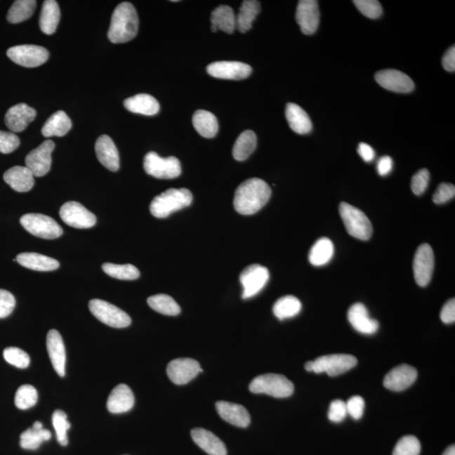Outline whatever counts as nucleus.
I'll use <instances>...</instances> for the list:
<instances>
[{
	"instance_id": "2",
	"label": "nucleus",
	"mask_w": 455,
	"mask_h": 455,
	"mask_svg": "<svg viewBox=\"0 0 455 455\" xmlns=\"http://www.w3.org/2000/svg\"><path fill=\"white\" fill-rule=\"evenodd\" d=\"M138 16L132 4H118L114 11L108 31L109 40L112 44H124L133 40L138 32Z\"/></svg>"
},
{
	"instance_id": "9",
	"label": "nucleus",
	"mask_w": 455,
	"mask_h": 455,
	"mask_svg": "<svg viewBox=\"0 0 455 455\" xmlns=\"http://www.w3.org/2000/svg\"><path fill=\"white\" fill-rule=\"evenodd\" d=\"M88 308L100 322L114 328H125L130 326L132 319L119 308L107 301L95 298L88 303Z\"/></svg>"
},
{
	"instance_id": "16",
	"label": "nucleus",
	"mask_w": 455,
	"mask_h": 455,
	"mask_svg": "<svg viewBox=\"0 0 455 455\" xmlns=\"http://www.w3.org/2000/svg\"><path fill=\"white\" fill-rule=\"evenodd\" d=\"M375 80L385 90L396 93H410L415 88L414 82L407 74L395 70L378 72Z\"/></svg>"
},
{
	"instance_id": "28",
	"label": "nucleus",
	"mask_w": 455,
	"mask_h": 455,
	"mask_svg": "<svg viewBox=\"0 0 455 455\" xmlns=\"http://www.w3.org/2000/svg\"><path fill=\"white\" fill-rule=\"evenodd\" d=\"M16 261L22 267L38 272L54 271L60 265L56 259L34 252L20 253Z\"/></svg>"
},
{
	"instance_id": "27",
	"label": "nucleus",
	"mask_w": 455,
	"mask_h": 455,
	"mask_svg": "<svg viewBox=\"0 0 455 455\" xmlns=\"http://www.w3.org/2000/svg\"><path fill=\"white\" fill-rule=\"evenodd\" d=\"M4 180L18 192H27L35 184L34 176L27 166H16L11 168L4 173Z\"/></svg>"
},
{
	"instance_id": "4",
	"label": "nucleus",
	"mask_w": 455,
	"mask_h": 455,
	"mask_svg": "<svg viewBox=\"0 0 455 455\" xmlns=\"http://www.w3.org/2000/svg\"><path fill=\"white\" fill-rule=\"evenodd\" d=\"M249 389L254 394H265L275 398H286L293 395L294 386L284 375L267 374L253 379Z\"/></svg>"
},
{
	"instance_id": "31",
	"label": "nucleus",
	"mask_w": 455,
	"mask_h": 455,
	"mask_svg": "<svg viewBox=\"0 0 455 455\" xmlns=\"http://www.w3.org/2000/svg\"><path fill=\"white\" fill-rule=\"evenodd\" d=\"M236 28V16L233 8L228 6H220L213 11L211 15V29L216 32L220 29L223 32L232 34Z\"/></svg>"
},
{
	"instance_id": "30",
	"label": "nucleus",
	"mask_w": 455,
	"mask_h": 455,
	"mask_svg": "<svg viewBox=\"0 0 455 455\" xmlns=\"http://www.w3.org/2000/svg\"><path fill=\"white\" fill-rule=\"evenodd\" d=\"M124 107L129 112L145 116L156 115L159 111V104L154 96L138 94L124 100Z\"/></svg>"
},
{
	"instance_id": "48",
	"label": "nucleus",
	"mask_w": 455,
	"mask_h": 455,
	"mask_svg": "<svg viewBox=\"0 0 455 455\" xmlns=\"http://www.w3.org/2000/svg\"><path fill=\"white\" fill-rule=\"evenodd\" d=\"M430 173L427 169L417 171L411 179V190L416 196L423 195L428 187Z\"/></svg>"
},
{
	"instance_id": "45",
	"label": "nucleus",
	"mask_w": 455,
	"mask_h": 455,
	"mask_svg": "<svg viewBox=\"0 0 455 455\" xmlns=\"http://www.w3.org/2000/svg\"><path fill=\"white\" fill-rule=\"evenodd\" d=\"M421 444L414 436H404L396 444L393 455H419Z\"/></svg>"
},
{
	"instance_id": "13",
	"label": "nucleus",
	"mask_w": 455,
	"mask_h": 455,
	"mask_svg": "<svg viewBox=\"0 0 455 455\" xmlns=\"http://www.w3.org/2000/svg\"><path fill=\"white\" fill-rule=\"evenodd\" d=\"M55 149L53 140H46L25 157V166L34 176L41 177L49 172L52 164V153Z\"/></svg>"
},
{
	"instance_id": "53",
	"label": "nucleus",
	"mask_w": 455,
	"mask_h": 455,
	"mask_svg": "<svg viewBox=\"0 0 455 455\" xmlns=\"http://www.w3.org/2000/svg\"><path fill=\"white\" fill-rule=\"evenodd\" d=\"M345 406H347L348 414L351 416L353 419L360 420L362 415H364L365 402L361 396H352L345 403Z\"/></svg>"
},
{
	"instance_id": "19",
	"label": "nucleus",
	"mask_w": 455,
	"mask_h": 455,
	"mask_svg": "<svg viewBox=\"0 0 455 455\" xmlns=\"http://www.w3.org/2000/svg\"><path fill=\"white\" fill-rule=\"evenodd\" d=\"M417 378L414 367L402 364L390 371L383 379V386L392 391H402L408 389Z\"/></svg>"
},
{
	"instance_id": "29",
	"label": "nucleus",
	"mask_w": 455,
	"mask_h": 455,
	"mask_svg": "<svg viewBox=\"0 0 455 455\" xmlns=\"http://www.w3.org/2000/svg\"><path fill=\"white\" fill-rule=\"evenodd\" d=\"M286 118L289 126L298 134H307L311 132L312 121L305 110L294 103H289L286 107Z\"/></svg>"
},
{
	"instance_id": "55",
	"label": "nucleus",
	"mask_w": 455,
	"mask_h": 455,
	"mask_svg": "<svg viewBox=\"0 0 455 455\" xmlns=\"http://www.w3.org/2000/svg\"><path fill=\"white\" fill-rule=\"evenodd\" d=\"M442 67L446 71L454 73L455 70V46L447 51L442 59Z\"/></svg>"
},
{
	"instance_id": "20",
	"label": "nucleus",
	"mask_w": 455,
	"mask_h": 455,
	"mask_svg": "<svg viewBox=\"0 0 455 455\" xmlns=\"http://www.w3.org/2000/svg\"><path fill=\"white\" fill-rule=\"evenodd\" d=\"M37 117L36 110L28 105L20 103L8 110L4 117L7 128L12 133H21Z\"/></svg>"
},
{
	"instance_id": "10",
	"label": "nucleus",
	"mask_w": 455,
	"mask_h": 455,
	"mask_svg": "<svg viewBox=\"0 0 455 455\" xmlns=\"http://www.w3.org/2000/svg\"><path fill=\"white\" fill-rule=\"evenodd\" d=\"M7 56L16 65L25 67H35L48 61L49 53L48 50L40 46L20 45L8 48Z\"/></svg>"
},
{
	"instance_id": "18",
	"label": "nucleus",
	"mask_w": 455,
	"mask_h": 455,
	"mask_svg": "<svg viewBox=\"0 0 455 455\" xmlns=\"http://www.w3.org/2000/svg\"><path fill=\"white\" fill-rule=\"evenodd\" d=\"M296 21L305 35H312L317 31L319 23L318 2L315 0H301L296 11Z\"/></svg>"
},
{
	"instance_id": "25",
	"label": "nucleus",
	"mask_w": 455,
	"mask_h": 455,
	"mask_svg": "<svg viewBox=\"0 0 455 455\" xmlns=\"http://www.w3.org/2000/svg\"><path fill=\"white\" fill-rule=\"evenodd\" d=\"M134 406V395L124 383L114 388L107 400V409L113 414L128 411Z\"/></svg>"
},
{
	"instance_id": "44",
	"label": "nucleus",
	"mask_w": 455,
	"mask_h": 455,
	"mask_svg": "<svg viewBox=\"0 0 455 455\" xmlns=\"http://www.w3.org/2000/svg\"><path fill=\"white\" fill-rule=\"evenodd\" d=\"M53 425L56 432V435L59 444L62 446L67 444V430L71 427V424L67 421V416L65 411L56 410L53 414Z\"/></svg>"
},
{
	"instance_id": "56",
	"label": "nucleus",
	"mask_w": 455,
	"mask_h": 455,
	"mask_svg": "<svg viewBox=\"0 0 455 455\" xmlns=\"http://www.w3.org/2000/svg\"><path fill=\"white\" fill-rule=\"evenodd\" d=\"M393 168V160L390 156H383L377 163V171L381 176L389 175Z\"/></svg>"
},
{
	"instance_id": "32",
	"label": "nucleus",
	"mask_w": 455,
	"mask_h": 455,
	"mask_svg": "<svg viewBox=\"0 0 455 455\" xmlns=\"http://www.w3.org/2000/svg\"><path fill=\"white\" fill-rule=\"evenodd\" d=\"M60 15L58 4L54 0H46L42 4L39 19L41 31L46 35H52L56 32Z\"/></svg>"
},
{
	"instance_id": "11",
	"label": "nucleus",
	"mask_w": 455,
	"mask_h": 455,
	"mask_svg": "<svg viewBox=\"0 0 455 455\" xmlns=\"http://www.w3.org/2000/svg\"><path fill=\"white\" fill-rule=\"evenodd\" d=\"M269 277L268 269L263 265L254 264L244 269L239 277L243 286L242 298L246 299L256 296L268 284Z\"/></svg>"
},
{
	"instance_id": "17",
	"label": "nucleus",
	"mask_w": 455,
	"mask_h": 455,
	"mask_svg": "<svg viewBox=\"0 0 455 455\" xmlns=\"http://www.w3.org/2000/svg\"><path fill=\"white\" fill-rule=\"evenodd\" d=\"M206 70L214 78L233 80L246 79L252 72L250 65L235 61L215 62L211 63Z\"/></svg>"
},
{
	"instance_id": "3",
	"label": "nucleus",
	"mask_w": 455,
	"mask_h": 455,
	"mask_svg": "<svg viewBox=\"0 0 455 455\" xmlns=\"http://www.w3.org/2000/svg\"><path fill=\"white\" fill-rule=\"evenodd\" d=\"M192 194L187 188H171L155 197L150 204L154 217L164 218L192 204Z\"/></svg>"
},
{
	"instance_id": "46",
	"label": "nucleus",
	"mask_w": 455,
	"mask_h": 455,
	"mask_svg": "<svg viewBox=\"0 0 455 455\" xmlns=\"http://www.w3.org/2000/svg\"><path fill=\"white\" fill-rule=\"evenodd\" d=\"M4 357L8 364L18 369H27L29 365L28 354L18 348H7L4 349Z\"/></svg>"
},
{
	"instance_id": "38",
	"label": "nucleus",
	"mask_w": 455,
	"mask_h": 455,
	"mask_svg": "<svg viewBox=\"0 0 455 455\" xmlns=\"http://www.w3.org/2000/svg\"><path fill=\"white\" fill-rule=\"evenodd\" d=\"M257 145L256 135L251 130H246L239 135L233 147V156L238 161H244L250 157Z\"/></svg>"
},
{
	"instance_id": "42",
	"label": "nucleus",
	"mask_w": 455,
	"mask_h": 455,
	"mask_svg": "<svg viewBox=\"0 0 455 455\" xmlns=\"http://www.w3.org/2000/svg\"><path fill=\"white\" fill-rule=\"evenodd\" d=\"M103 270L108 276L120 280H135L140 276L138 269L131 264L105 263L103 265Z\"/></svg>"
},
{
	"instance_id": "43",
	"label": "nucleus",
	"mask_w": 455,
	"mask_h": 455,
	"mask_svg": "<svg viewBox=\"0 0 455 455\" xmlns=\"http://www.w3.org/2000/svg\"><path fill=\"white\" fill-rule=\"evenodd\" d=\"M38 400L37 390L32 385L20 386L16 391L15 404L20 410H27L35 406Z\"/></svg>"
},
{
	"instance_id": "35",
	"label": "nucleus",
	"mask_w": 455,
	"mask_h": 455,
	"mask_svg": "<svg viewBox=\"0 0 455 455\" xmlns=\"http://www.w3.org/2000/svg\"><path fill=\"white\" fill-rule=\"evenodd\" d=\"M52 434L48 430L44 429L40 421H36L32 428L21 433L20 444L21 448L28 450H36L45 441H48Z\"/></svg>"
},
{
	"instance_id": "24",
	"label": "nucleus",
	"mask_w": 455,
	"mask_h": 455,
	"mask_svg": "<svg viewBox=\"0 0 455 455\" xmlns=\"http://www.w3.org/2000/svg\"><path fill=\"white\" fill-rule=\"evenodd\" d=\"M215 407L221 418L235 427L247 428L251 423L250 414L242 404L218 402Z\"/></svg>"
},
{
	"instance_id": "12",
	"label": "nucleus",
	"mask_w": 455,
	"mask_h": 455,
	"mask_svg": "<svg viewBox=\"0 0 455 455\" xmlns=\"http://www.w3.org/2000/svg\"><path fill=\"white\" fill-rule=\"evenodd\" d=\"M59 215L66 225L76 229H90L96 223V217L78 202L71 201L61 206Z\"/></svg>"
},
{
	"instance_id": "21",
	"label": "nucleus",
	"mask_w": 455,
	"mask_h": 455,
	"mask_svg": "<svg viewBox=\"0 0 455 455\" xmlns=\"http://www.w3.org/2000/svg\"><path fill=\"white\" fill-rule=\"evenodd\" d=\"M46 348L51 362L55 371L60 377L65 376L66 352L65 343L60 333L57 330H50L46 336Z\"/></svg>"
},
{
	"instance_id": "8",
	"label": "nucleus",
	"mask_w": 455,
	"mask_h": 455,
	"mask_svg": "<svg viewBox=\"0 0 455 455\" xmlns=\"http://www.w3.org/2000/svg\"><path fill=\"white\" fill-rule=\"evenodd\" d=\"M143 168L147 175L157 179H174L181 174L179 159L171 156L162 158L155 152H150L143 160Z\"/></svg>"
},
{
	"instance_id": "47",
	"label": "nucleus",
	"mask_w": 455,
	"mask_h": 455,
	"mask_svg": "<svg viewBox=\"0 0 455 455\" xmlns=\"http://www.w3.org/2000/svg\"><path fill=\"white\" fill-rule=\"evenodd\" d=\"M353 3L357 10L369 19H378L383 14L381 4L376 0H355Z\"/></svg>"
},
{
	"instance_id": "57",
	"label": "nucleus",
	"mask_w": 455,
	"mask_h": 455,
	"mask_svg": "<svg viewBox=\"0 0 455 455\" xmlns=\"http://www.w3.org/2000/svg\"><path fill=\"white\" fill-rule=\"evenodd\" d=\"M357 153L365 162H372L375 158V152L368 143H361L357 147Z\"/></svg>"
},
{
	"instance_id": "34",
	"label": "nucleus",
	"mask_w": 455,
	"mask_h": 455,
	"mask_svg": "<svg viewBox=\"0 0 455 455\" xmlns=\"http://www.w3.org/2000/svg\"><path fill=\"white\" fill-rule=\"evenodd\" d=\"M194 128L201 136L212 138L216 136L218 131V122L216 117L205 110H198L192 117Z\"/></svg>"
},
{
	"instance_id": "23",
	"label": "nucleus",
	"mask_w": 455,
	"mask_h": 455,
	"mask_svg": "<svg viewBox=\"0 0 455 455\" xmlns=\"http://www.w3.org/2000/svg\"><path fill=\"white\" fill-rule=\"evenodd\" d=\"M97 159L109 171L116 172L120 168L119 153L112 139L107 135H101L95 143Z\"/></svg>"
},
{
	"instance_id": "51",
	"label": "nucleus",
	"mask_w": 455,
	"mask_h": 455,
	"mask_svg": "<svg viewBox=\"0 0 455 455\" xmlns=\"http://www.w3.org/2000/svg\"><path fill=\"white\" fill-rule=\"evenodd\" d=\"M14 295L7 290L0 289V319L6 318L15 307Z\"/></svg>"
},
{
	"instance_id": "5",
	"label": "nucleus",
	"mask_w": 455,
	"mask_h": 455,
	"mask_svg": "<svg viewBox=\"0 0 455 455\" xmlns=\"http://www.w3.org/2000/svg\"><path fill=\"white\" fill-rule=\"evenodd\" d=\"M357 364V358L348 354H331L322 356L315 361L308 362L305 369L308 372L315 374L327 373L329 376L334 377L352 369Z\"/></svg>"
},
{
	"instance_id": "6",
	"label": "nucleus",
	"mask_w": 455,
	"mask_h": 455,
	"mask_svg": "<svg viewBox=\"0 0 455 455\" xmlns=\"http://www.w3.org/2000/svg\"><path fill=\"white\" fill-rule=\"evenodd\" d=\"M339 212L348 233L360 240H368L373 234L372 223L360 209L341 202Z\"/></svg>"
},
{
	"instance_id": "15",
	"label": "nucleus",
	"mask_w": 455,
	"mask_h": 455,
	"mask_svg": "<svg viewBox=\"0 0 455 455\" xmlns=\"http://www.w3.org/2000/svg\"><path fill=\"white\" fill-rule=\"evenodd\" d=\"M202 372L199 362L192 358H177L167 366V374L176 385H183L192 381Z\"/></svg>"
},
{
	"instance_id": "14",
	"label": "nucleus",
	"mask_w": 455,
	"mask_h": 455,
	"mask_svg": "<svg viewBox=\"0 0 455 455\" xmlns=\"http://www.w3.org/2000/svg\"><path fill=\"white\" fill-rule=\"evenodd\" d=\"M434 268V254L428 244H421L416 251L413 261V272L417 285L428 286L432 279Z\"/></svg>"
},
{
	"instance_id": "40",
	"label": "nucleus",
	"mask_w": 455,
	"mask_h": 455,
	"mask_svg": "<svg viewBox=\"0 0 455 455\" xmlns=\"http://www.w3.org/2000/svg\"><path fill=\"white\" fill-rule=\"evenodd\" d=\"M36 7L35 0H16L8 11L7 20L12 24L23 22L31 18Z\"/></svg>"
},
{
	"instance_id": "22",
	"label": "nucleus",
	"mask_w": 455,
	"mask_h": 455,
	"mask_svg": "<svg viewBox=\"0 0 455 455\" xmlns=\"http://www.w3.org/2000/svg\"><path fill=\"white\" fill-rule=\"evenodd\" d=\"M348 318L352 327L362 334L373 335L378 330V322L370 317L368 310L361 303L350 307Z\"/></svg>"
},
{
	"instance_id": "7",
	"label": "nucleus",
	"mask_w": 455,
	"mask_h": 455,
	"mask_svg": "<svg viewBox=\"0 0 455 455\" xmlns=\"http://www.w3.org/2000/svg\"><path fill=\"white\" fill-rule=\"evenodd\" d=\"M20 222L25 230L37 237L53 239L62 235L60 225L53 218L44 214H25L20 218Z\"/></svg>"
},
{
	"instance_id": "36",
	"label": "nucleus",
	"mask_w": 455,
	"mask_h": 455,
	"mask_svg": "<svg viewBox=\"0 0 455 455\" xmlns=\"http://www.w3.org/2000/svg\"><path fill=\"white\" fill-rule=\"evenodd\" d=\"M261 12V4L256 0H246L236 16V28L242 33L250 31L256 16Z\"/></svg>"
},
{
	"instance_id": "37",
	"label": "nucleus",
	"mask_w": 455,
	"mask_h": 455,
	"mask_svg": "<svg viewBox=\"0 0 455 455\" xmlns=\"http://www.w3.org/2000/svg\"><path fill=\"white\" fill-rule=\"evenodd\" d=\"M334 255V244L328 238L317 240L310 249L309 254L310 263L315 267H322L330 263Z\"/></svg>"
},
{
	"instance_id": "58",
	"label": "nucleus",
	"mask_w": 455,
	"mask_h": 455,
	"mask_svg": "<svg viewBox=\"0 0 455 455\" xmlns=\"http://www.w3.org/2000/svg\"><path fill=\"white\" fill-rule=\"evenodd\" d=\"M442 455H455V447L454 445H451L447 449Z\"/></svg>"
},
{
	"instance_id": "41",
	"label": "nucleus",
	"mask_w": 455,
	"mask_h": 455,
	"mask_svg": "<svg viewBox=\"0 0 455 455\" xmlns=\"http://www.w3.org/2000/svg\"><path fill=\"white\" fill-rule=\"evenodd\" d=\"M152 310L164 315L176 316L180 313V307L174 298L167 294H156L147 298Z\"/></svg>"
},
{
	"instance_id": "33",
	"label": "nucleus",
	"mask_w": 455,
	"mask_h": 455,
	"mask_svg": "<svg viewBox=\"0 0 455 455\" xmlns=\"http://www.w3.org/2000/svg\"><path fill=\"white\" fill-rule=\"evenodd\" d=\"M72 128V121L67 114L58 111L53 114L42 126L41 133L46 138L63 137Z\"/></svg>"
},
{
	"instance_id": "39",
	"label": "nucleus",
	"mask_w": 455,
	"mask_h": 455,
	"mask_svg": "<svg viewBox=\"0 0 455 455\" xmlns=\"http://www.w3.org/2000/svg\"><path fill=\"white\" fill-rule=\"evenodd\" d=\"M302 303L296 297L286 295L278 299L273 306V313L279 320L293 318L301 311Z\"/></svg>"
},
{
	"instance_id": "50",
	"label": "nucleus",
	"mask_w": 455,
	"mask_h": 455,
	"mask_svg": "<svg viewBox=\"0 0 455 455\" xmlns=\"http://www.w3.org/2000/svg\"><path fill=\"white\" fill-rule=\"evenodd\" d=\"M455 196L454 185L449 183H442L438 185L436 192H434L433 201L436 204H444L450 201Z\"/></svg>"
},
{
	"instance_id": "26",
	"label": "nucleus",
	"mask_w": 455,
	"mask_h": 455,
	"mask_svg": "<svg viewBox=\"0 0 455 455\" xmlns=\"http://www.w3.org/2000/svg\"><path fill=\"white\" fill-rule=\"evenodd\" d=\"M192 440L209 455H227L225 444L213 433L204 428L192 429Z\"/></svg>"
},
{
	"instance_id": "49",
	"label": "nucleus",
	"mask_w": 455,
	"mask_h": 455,
	"mask_svg": "<svg viewBox=\"0 0 455 455\" xmlns=\"http://www.w3.org/2000/svg\"><path fill=\"white\" fill-rule=\"evenodd\" d=\"M20 143V138L12 132L0 131V153L11 154L17 150Z\"/></svg>"
},
{
	"instance_id": "54",
	"label": "nucleus",
	"mask_w": 455,
	"mask_h": 455,
	"mask_svg": "<svg viewBox=\"0 0 455 455\" xmlns=\"http://www.w3.org/2000/svg\"><path fill=\"white\" fill-rule=\"evenodd\" d=\"M440 318L445 324H452L455 322V301L450 299L445 303L441 310Z\"/></svg>"
},
{
	"instance_id": "52",
	"label": "nucleus",
	"mask_w": 455,
	"mask_h": 455,
	"mask_svg": "<svg viewBox=\"0 0 455 455\" xmlns=\"http://www.w3.org/2000/svg\"><path fill=\"white\" fill-rule=\"evenodd\" d=\"M348 415L347 406L345 402L341 400H336L330 404L328 417L333 423H341Z\"/></svg>"
},
{
	"instance_id": "1",
	"label": "nucleus",
	"mask_w": 455,
	"mask_h": 455,
	"mask_svg": "<svg viewBox=\"0 0 455 455\" xmlns=\"http://www.w3.org/2000/svg\"><path fill=\"white\" fill-rule=\"evenodd\" d=\"M272 195L268 184L259 178L244 181L236 189L234 198L235 209L242 215H252L268 204Z\"/></svg>"
}]
</instances>
